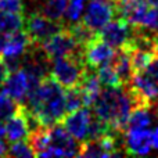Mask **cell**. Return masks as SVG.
I'll return each instance as SVG.
<instances>
[{
    "label": "cell",
    "mask_w": 158,
    "mask_h": 158,
    "mask_svg": "<svg viewBox=\"0 0 158 158\" xmlns=\"http://www.w3.org/2000/svg\"><path fill=\"white\" fill-rule=\"evenodd\" d=\"M24 104L38 118L40 125L47 128L60 123L67 114L64 87L50 74L42 79L35 90L28 93Z\"/></svg>",
    "instance_id": "1"
},
{
    "label": "cell",
    "mask_w": 158,
    "mask_h": 158,
    "mask_svg": "<svg viewBox=\"0 0 158 158\" xmlns=\"http://www.w3.org/2000/svg\"><path fill=\"white\" fill-rule=\"evenodd\" d=\"M92 107L97 118L112 129L125 133L126 121L135 104L122 85L121 87H106L101 90Z\"/></svg>",
    "instance_id": "2"
},
{
    "label": "cell",
    "mask_w": 158,
    "mask_h": 158,
    "mask_svg": "<svg viewBox=\"0 0 158 158\" xmlns=\"http://www.w3.org/2000/svg\"><path fill=\"white\" fill-rule=\"evenodd\" d=\"M86 68L87 65L83 61V56H82L81 50L79 53H74V54L64 56V57L53 60L49 74L64 89H69V87H74L79 83Z\"/></svg>",
    "instance_id": "3"
},
{
    "label": "cell",
    "mask_w": 158,
    "mask_h": 158,
    "mask_svg": "<svg viewBox=\"0 0 158 158\" xmlns=\"http://www.w3.org/2000/svg\"><path fill=\"white\" fill-rule=\"evenodd\" d=\"M81 144L61 123L49 126V147L40 157H79Z\"/></svg>",
    "instance_id": "4"
},
{
    "label": "cell",
    "mask_w": 158,
    "mask_h": 158,
    "mask_svg": "<svg viewBox=\"0 0 158 158\" xmlns=\"http://www.w3.org/2000/svg\"><path fill=\"white\" fill-rule=\"evenodd\" d=\"M39 46L42 47L43 53L50 61L64 57V56L79 53L82 50V46L75 40V38L67 28H61Z\"/></svg>",
    "instance_id": "5"
},
{
    "label": "cell",
    "mask_w": 158,
    "mask_h": 158,
    "mask_svg": "<svg viewBox=\"0 0 158 158\" xmlns=\"http://www.w3.org/2000/svg\"><path fill=\"white\" fill-rule=\"evenodd\" d=\"M61 28H64L63 22L54 21L43 13H31L27 17L24 15V31L33 44H42Z\"/></svg>",
    "instance_id": "6"
},
{
    "label": "cell",
    "mask_w": 158,
    "mask_h": 158,
    "mask_svg": "<svg viewBox=\"0 0 158 158\" xmlns=\"http://www.w3.org/2000/svg\"><path fill=\"white\" fill-rule=\"evenodd\" d=\"M81 21L97 33L107 22L115 18V0H89Z\"/></svg>",
    "instance_id": "7"
},
{
    "label": "cell",
    "mask_w": 158,
    "mask_h": 158,
    "mask_svg": "<svg viewBox=\"0 0 158 158\" xmlns=\"http://www.w3.org/2000/svg\"><path fill=\"white\" fill-rule=\"evenodd\" d=\"M115 49L111 47L108 43L101 40L97 35L89 40L85 46H82V56L83 61L89 68L97 69L98 67L110 64L114 58Z\"/></svg>",
    "instance_id": "8"
},
{
    "label": "cell",
    "mask_w": 158,
    "mask_h": 158,
    "mask_svg": "<svg viewBox=\"0 0 158 158\" xmlns=\"http://www.w3.org/2000/svg\"><path fill=\"white\" fill-rule=\"evenodd\" d=\"M133 33V27L122 18H112L97 32V36L115 50L123 47Z\"/></svg>",
    "instance_id": "9"
},
{
    "label": "cell",
    "mask_w": 158,
    "mask_h": 158,
    "mask_svg": "<svg viewBox=\"0 0 158 158\" xmlns=\"http://www.w3.org/2000/svg\"><path fill=\"white\" fill-rule=\"evenodd\" d=\"M92 118L93 114L90 111V107H82V108H78L75 111L67 112L60 123L78 142H85L87 139Z\"/></svg>",
    "instance_id": "10"
},
{
    "label": "cell",
    "mask_w": 158,
    "mask_h": 158,
    "mask_svg": "<svg viewBox=\"0 0 158 158\" xmlns=\"http://www.w3.org/2000/svg\"><path fill=\"white\" fill-rule=\"evenodd\" d=\"M28 135H29L28 108L25 104H18L14 114L6 119L4 136L8 143H14L18 140H27Z\"/></svg>",
    "instance_id": "11"
},
{
    "label": "cell",
    "mask_w": 158,
    "mask_h": 158,
    "mask_svg": "<svg viewBox=\"0 0 158 158\" xmlns=\"http://www.w3.org/2000/svg\"><path fill=\"white\" fill-rule=\"evenodd\" d=\"M123 148L126 156H146L151 147V131L139 129V131H126L123 136Z\"/></svg>",
    "instance_id": "12"
},
{
    "label": "cell",
    "mask_w": 158,
    "mask_h": 158,
    "mask_svg": "<svg viewBox=\"0 0 158 158\" xmlns=\"http://www.w3.org/2000/svg\"><path fill=\"white\" fill-rule=\"evenodd\" d=\"M4 86H6V90L8 92V94H10L17 103L24 104L25 98H27V94H28V90H29V83H28L27 74H25V71L21 67L8 74Z\"/></svg>",
    "instance_id": "13"
},
{
    "label": "cell",
    "mask_w": 158,
    "mask_h": 158,
    "mask_svg": "<svg viewBox=\"0 0 158 158\" xmlns=\"http://www.w3.org/2000/svg\"><path fill=\"white\" fill-rule=\"evenodd\" d=\"M77 86L82 93V97H83V101H85V107H92L94 100L97 98V96L100 94V92L103 90L101 89L103 86H101L94 69L89 68V67H87L86 71L83 72V75H82L81 81H79V83Z\"/></svg>",
    "instance_id": "14"
},
{
    "label": "cell",
    "mask_w": 158,
    "mask_h": 158,
    "mask_svg": "<svg viewBox=\"0 0 158 158\" xmlns=\"http://www.w3.org/2000/svg\"><path fill=\"white\" fill-rule=\"evenodd\" d=\"M153 107L137 106L133 107L126 121V131H139V129H148L153 123V115H151Z\"/></svg>",
    "instance_id": "15"
},
{
    "label": "cell",
    "mask_w": 158,
    "mask_h": 158,
    "mask_svg": "<svg viewBox=\"0 0 158 158\" xmlns=\"http://www.w3.org/2000/svg\"><path fill=\"white\" fill-rule=\"evenodd\" d=\"M111 65L114 67L115 72L118 74L122 85L128 83L129 79L133 75V68H132V61H131V52L125 47L115 50L114 58L111 61Z\"/></svg>",
    "instance_id": "16"
},
{
    "label": "cell",
    "mask_w": 158,
    "mask_h": 158,
    "mask_svg": "<svg viewBox=\"0 0 158 158\" xmlns=\"http://www.w3.org/2000/svg\"><path fill=\"white\" fill-rule=\"evenodd\" d=\"M21 29H24V14L0 11V33L10 35Z\"/></svg>",
    "instance_id": "17"
},
{
    "label": "cell",
    "mask_w": 158,
    "mask_h": 158,
    "mask_svg": "<svg viewBox=\"0 0 158 158\" xmlns=\"http://www.w3.org/2000/svg\"><path fill=\"white\" fill-rule=\"evenodd\" d=\"M94 71H96L98 81H100L101 86H104V87H121L122 86V82H121L118 74L115 72L114 67L111 65V63L98 67Z\"/></svg>",
    "instance_id": "18"
},
{
    "label": "cell",
    "mask_w": 158,
    "mask_h": 158,
    "mask_svg": "<svg viewBox=\"0 0 158 158\" xmlns=\"http://www.w3.org/2000/svg\"><path fill=\"white\" fill-rule=\"evenodd\" d=\"M131 52V61L133 74L136 72H144L150 63L154 60L156 53L150 50H129Z\"/></svg>",
    "instance_id": "19"
},
{
    "label": "cell",
    "mask_w": 158,
    "mask_h": 158,
    "mask_svg": "<svg viewBox=\"0 0 158 158\" xmlns=\"http://www.w3.org/2000/svg\"><path fill=\"white\" fill-rule=\"evenodd\" d=\"M67 4H68V0H46L42 8V13L54 21L61 22L65 14Z\"/></svg>",
    "instance_id": "20"
},
{
    "label": "cell",
    "mask_w": 158,
    "mask_h": 158,
    "mask_svg": "<svg viewBox=\"0 0 158 158\" xmlns=\"http://www.w3.org/2000/svg\"><path fill=\"white\" fill-rule=\"evenodd\" d=\"M19 103H17L6 89H0V121H6L14 114Z\"/></svg>",
    "instance_id": "21"
},
{
    "label": "cell",
    "mask_w": 158,
    "mask_h": 158,
    "mask_svg": "<svg viewBox=\"0 0 158 158\" xmlns=\"http://www.w3.org/2000/svg\"><path fill=\"white\" fill-rule=\"evenodd\" d=\"M7 156L17 158H31L35 157V151L28 143V140H18V142L10 143V147H7Z\"/></svg>",
    "instance_id": "22"
},
{
    "label": "cell",
    "mask_w": 158,
    "mask_h": 158,
    "mask_svg": "<svg viewBox=\"0 0 158 158\" xmlns=\"http://www.w3.org/2000/svg\"><path fill=\"white\" fill-rule=\"evenodd\" d=\"M64 92H65V108H67V112L75 111V110L85 107L83 97H82V93H81V90L78 89V86L69 87V89H64Z\"/></svg>",
    "instance_id": "23"
},
{
    "label": "cell",
    "mask_w": 158,
    "mask_h": 158,
    "mask_svg": "<svg viewBox=\"0 0 158 158\" xmlns=\"http://www.w3.org/2000/svg\"><path fill=\"white\" fill-rule=\"evenodd\" d=\"M85 4L86 0H68L67 4V10H65V18L68 19V22H77L82 18V14L85 10Z\"/></svg>",
    "instance_id": "24"
},
{
    "label": "cell",
    "mask_w": 158,
    "mask_h": 158,
    "mask_svg": "<svg viewBox=\"0 0 158 158\" xmlns=\"http://www.w3.org/2000/svg\"><path fill=\"white\" fill-rule=\"evenodd\" d=\"M3 13H24V0H0Z\"/></svg>",
    "instance_id": "25"
},
{
    "label": "cell",
    "mask_w": 158,
    "mask_h": 158,
    "mask_svg": "<svg viewBox=\"0 0 158 158\" xmlns=\"http://www.w3.org/2000/svg\"><path fill=\"white\" fill-rule=\"evenodd\" d=\"M8 74H10V69H8L7 64L4 63V60L0 57V89H3V86H4Z\"/></svg>",
    "instance_id": "26"
},
{
    "label": "cell",
    "mask_w": 158,
    "mask_h": 158,
    "mask_svg": "<svg viewBox=\"0 0 158 158\" xmlns=\"http://www.w3.org/2000/svg\"><path fill=\"white\" fill-rule=\"evenodd\" d=\"M146 72H147L148 75H150L151 78L154 79V81L158 83V56L154 57V60L150 63V65L147 67V69H146Z\"/></svg>",
    "instance_id": "27"
},
{
    "label": "cell",
    "mask_w": 158,
    "mask_h": 158,
    "mask_svg": "<svg viewBox=\"0 0 158 158\" xmlns=\"http://www.w3.org/2000/svg\"><path fill=\"white\" fill-rule=\"evenodd\" d=\"M151 147L158 150V126L154 131H151Z\"/></svg>",
    "instance_id": "28"
},
{
    "label": "cell",
    "mask_w": 158,
    "mask_h": 158,
    "mask_svg": "<svg viewBox=\"0 0 158 158\" xmlns=\"http://www.w3.org/2000/svg\"><path fill=\"white\" fill-rule=\"evenodd\" d=\"M153 47H154V52L158 56V32H153Z\"/></svg>",
    "instance_id": "29"
},
{
    "label": "cell",
    "mask_w": 158,
    "mask_h": 158,
    "mask_svg": "<svg viewBox=\"0 0 158 158\" xmlns=\"http://www.w3.org/2000/svg\"><path fill=\"white\" fill-rule=\"evenodd\" d=\"M4 156H7V146L0 139V157H4Z\"/></svg>",
    "instance_id": "30"
},
{
    "label": "cell",
    "mask_w": 158,
    "mask_h": 158,
    "mask_svg": "<svg viewBox=\"0 0 158 158\" xmlns=\"http://www.w3.org/2000/svg\"><path fill=\"white\" fill-rule=\"evenodd\" d=\"M146 4L150 6V7H157L158 8V0H144Z\"/></svg>",
    "instance_id": "31"
},
{
    "label": "cell",
    "mask_w": 158,
    "mask_h": 158,
    "mask_svg": "<svg viewBox=\"0 0 158 158\" xmlns=\"http://www.w3.org/2000/svg\"><path fill=\"white\" fill-rule=\"evenodd\" d=\"M4 40H6V35L0 33V53H2V50H3V44H4Z\"/></svg>",
    "instance_id": "32"
},
{
    "label": "cell",
    "mask_w": 158,
    "mask_h": 158,
    "mask_svg": "<svg viewBox=\"0 0 158 158\" xmlns=\"http://www.w3.org/2000/svg\"><path fill=\"white\" fill-rule=\"evenodd\" d=\"M4 136V123H3V121H0V139Z\"/></svg>",
    "instance_id": "33"
},
{
    "label": "cell",
    "mask_w": 158,
    "mask_h": 158,
    "mask_svg": "<svg viewBox=\"0 0 158 158\" xmlns=\"http://www.w3.org/2000/svg\"><path fill=\"white\" fill-rule=\"evenodd\" d=\"M157 103H158V101H157ZM157 112H158V104H157Z\"/></svg>",
    "instance_id": "34"
}]
</instances>
